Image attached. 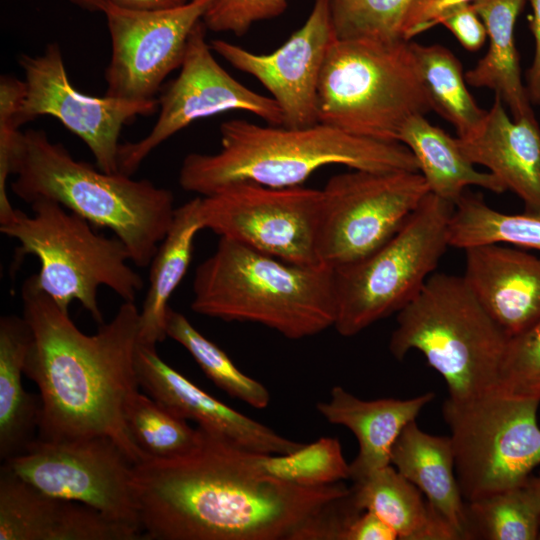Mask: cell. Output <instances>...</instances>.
Masks as SVG:
<instances>
[{"label":"cell","instance_id":"6da1fadb","mask_svg":"<svg viewBox=\"0 0 540 540\" xmlns=\"http://www.w3.org/2000/svg\"><path fill=\"white\" fill-rule=\"evenodd\" d=\"M170 459L133 466L142 539L343 540L362 511L351 487H306L268 474L261 453L198 427Z\"/></svg>","mask_w":540,"mask_h":540},{"label":"cell","instance_id":"7a4b0ae2","mask_svg":"<svg viewBox=\"0 0 540 540\" xmlns=\"http://www.w3.org/2000/svg\"><path fill=\"white\" fill-rule=\"evenodd\" d=\"M21 297L23 317L32 331L24 373L36 383L41 402L38 439L103 436L133 464L147 460L131 438L125 416L139 391L135 303L124 301L108 323L87 335L40 289L35 274L24 281Z\"/></svg>","mask_w":540,"mask_h":540},{"label":"cell","instance_id":"3957f363","mask_svg":"<svg viewBox=\"0 0 540 540\" xmlns=\"http://www.w3.org/2000/svg\"><path fill=\"white\" fill-rule=\"evenodd\" d=\"M220 142L215 153L184 158L179 185L185 191L204 196L236 183L300 186L329 165L419 172L415 156L401 142L360 137L321 122L289 128L233 119L221 124Z\"/></svg>","mask_w":540,"mask_h":540},{"label":"cell","instance_id":"277c9868","mask_svg":"<svg viewBox=\"0 0 540 540\" xmlns=\"http://www.w3.org/2000/svg\"><path fill=\"white\" fill-rule=\"evenodd\" d=\"M10 170L17 197L29 204L41 197L55 200L93 226L111 230L138 267L151 264L174 219L170 190L147 179L96 170L43 130L19 132Z\"/></svg>","mask_w":540,"mask_h":540},{"label":"cell","instance_id":"5b68a950","mask_svg":"<svg viewBox=\"0 0 540 540\" xmlns=\"http://www.w3.org/2000/svg\"><path fill=\"white\" fill-rule=\"evenodd\" d=\"M193 312L227 322H252L297 340L334 327L335 270L300 266L220 237L197 267Z\"/></svg>","mask_w":540,"mask_h":540},{"label":"cell","instance_id":"8992f818","mask_svg":"<svg viewBox=\"0 0 540 540\" xmlns=\"http://www.w3.org/2000/svg\"><path fill=\"white\" fill-rule=\"evenodd\" d=\"M389 351L402 360L417 350L445 380L448 398L464 401L497 386L508 336L463 276L432 274L398 313Z\"/></svg>","mask_w":540,"mask_h":540},{"label":"cell","instance_id":"52a82bcc","mask_svg":"<svg viewBox=\"0 0 540 540\" xmlns=\"http://www.w3.org/2000/svg\"><path fill=\"white\" fill-rule=\"evenodd\" d=\"M431 110L409 41H333L319 79V122L393 142L411 117Z\"/></svg>","mask_w":540,"mask_h":540},{"label":"cell","instance_id":"ba28073f","mask_svg":"<svg viewBox=\"0 0 540 540\" xmlns=\"http://www.w3.org/2000/svg\"><path fill=\"white\" fill-rule=\"evenodd\" d=\"M30 205L32 214L16 209L0 223V232L19 242L17 265L26 255L38 258L37 284L59 307L69 312L77 300L100 325L104 323L97 300L100 286L123 301H135L144 281L128 264L130 252L118 237L97 233L87 220L55 200L41 197Z\"/></svg>","mask_w":540,"mask_h":540},{"label":"cell","instance_id":"9c48e42d","mask_svg":"<svg viewBox=\"0 0 540 540\" xmlns=\"http://www.w3.org/2000/svg\"><path fill=\"white\" fill-rule=\"evenodd\" d=\"M453 210L454 204L429 192L385 244L334 269V328L341 336H354L398 313L416 296L449 247Z\"/></svg>","mask_w":540,"mask_h":540},{"label":"cell","instance_id":"30bf717a","mask_svg":"<svg viewBox=\"0 0 540 540\" xmlns=\"http://www.w3.org/2000/svg\"><path fill=\"white\" fill-rule=\"evenodd\" d=\"M540 398L493 388L443 403L461 494L471 501L523 485L540 465Z\"/></svg>","mask_w":540,"mask_h":540},{"label":"cell","instance_id":"8fae6325","mask_svg":"<svg viewBox=\"0 0 540 540\" xmlns=\"http://www.w3.org/2000/svg\"><path fill=\"white\" fill-rule=\"evenodd\" d=\"M321 191L318 255L337 269L385 244L429 188L420 172L352 169L331 177Z\"/></svg>","mask_w":540,"mask_h":540},{"label":"cell","instance_id":"7c38bea8","mask_svg":"<svg viewBox=\"0 0 540 540\" xmlns=\"http://www.w3.org/2000/svg\"><path fill=\"white\" fill-rule=\"evenodd\" d=\"M322 191L236 183L200 196L203 229L300 266H318Z\"/></svg>","mask_w":540,"mask_h":540},{"label":"cell","instance_id":"4fadbf2b","mask_svg":"<svg viewBox=\"0 0 540 540\" xmlns=\"http://www.w3.org/2000/svg\"><path fill=\"white\" fill-rule=\"evenodd\" d=\"M4 464L41 492L87 505L142 533L132 481L134 464L108 437L36 438Z\"/></svg>","mask_w":540,"mask_h":540},{"label":"cell","instance_id":"5bb4252c","mask_svg":"<svg viewBox=\"0 0 540 540\" xmlns=\"http://www.w3.org/2000/svg\"><path fill=\"white\" fill-rule=\"evenodd\" d=\"M206 29L203 21L193 29L179 74L158 101L159 115L151 131L138 141L120 144L119 172L132 176L154 149L201 118L243 111L269 125H282V112L272 97L244 86L216 61Z\"/></svg>","mask_w":540,"mask_h":540},{"label":"cell","instance_id":"9a60e30c","mask_svg":"<svg viewBox=\"0 0 540 540\" xmlns=\"http://www.w3.org/2000/svg\"><path fill=\"white\" fill-rule=\"evenodd\" d=\"M25 95L15 116L21 125L40 116L59 120L93 154L97 166L117 173L119 137L124 125L155 112L158 101H128L86 95L71 83L59 44L50 43L40 55L23 54Z\"/></svg>","mask_w":540,"mask_h":540},{"label":"cell","instance_id":"2e32d148","mask_svg":"<svg viewBox=\"0 0 540 540\" xmlns=\"http://www.w3.org/2000/svg\"><path fill=\"white\" fill-rule=\"evenodd\" d=\"M212 0L154 11L120 8L106 3L111 59L105 73V96L128 101L154 99L164 79L180 68L189 37Z\"/></svg>","mask_w":540,"mask_h":540},{"label":"cell","instance_id":"e0dca14e","mask_svg":"<svg viewBox=\"0 0 540 540\" xmlns=\"http://www.w3.org/2000/svg\"><path fill=\"white\" fill-rule=\"evenodd\" d=\"M335 39L330 0H314L305 23L271 53L257 54L222 39L212 41L211 48L269 91L282 112V126L302 128L319 122V79Z\"/></svg>","mask_w":540,"mask_h":540},{"label":"cell","instance_id":"ac0fdd59","mask_svg":"<svg viewBox=\"0 0 540 540\" xmlns=\"http://www.w3.org/2000/svg\"><path fill=\"white\" fill-rule=\"evenodd\" d=\"M139 386L178 417L261 454H288L301 447L268 426L236 411L199 388L160 358L156 347L138 344Z\"/></svg>","mask_w":540,"mask_h":540},{"label":"cell","instance_id":"d6986e66","mask_svg":"<svg viewBox=\"0 0 540 540\" xmlns=\"http://www.w3.org/2000/svg\"><path fill=\"white\" fill-rule=\"evenodd\" d=\"M139 529L82 503L45 494L0 469V540H137Z\"/></svg>","mask_w":540,"mask_h":540},{"label":"cell","instance_id":"ffe728a7","mask_svg":"<svg viewBox=\"0 0 540 540\" xmlns=\"http://www.w3.org/2000/svg\"><path fill=\"white\" fill-rule=\"evenodd\" d=\"M465 254L463 278L508 337L540 322V257L499 243Z\"/></svg>","mask_w":540,"mask_h":540},{"label":"cell","instance_id":"44dd1931","mask_svg":"<svg viewBox=\"0 0 540 540\" xmlns=\"http://www.w3.org/2000/svg\"><path fill=\"white\" fill-rule=\"evenodd\" d=\"M499 94L469 138H456L464 155L514 192L525 211L540 212V126L535 118L510 117Z\"/></svg>","mask_w":540,"mask_h":540},{"label":"cell","instance_id":"7402d4cb","mask_svg":"<svg viewBox=\"0 0 540 540\" xmlns=\"http://www.w3.org/2000/svg\"><path fill=\"white\" fill-rule=\"evenodd\" d=\"M434 397L427 392L410 399L363 400L334 386L328 401L317 403L316 408L329 423L342 425L355 435L359 450L349 464V479L358 483L391 464L398 436Z\"/></svg>","mask_w":540,"mask_h":540},{"label":"cell","instance_id":"603a6c76","mask_svg":"<svg viewBox=\"0 0 540 540\" xmlns=\"http://www.w3.org/2000/svg\"><path fill=\"white\" fill-rule=\"evenodd\" d=\"M390 462L426 496L461 540H469L466 502L455 474L450 436L429 434L421 430L414 420L398 436Z\"/></svg>","mask_w":540,"mask_h":540},{"label":"cell","instance_id":"cb8c5ba5","mask_svg":"<svg viewBox=\"0 0 540 540\" xmlns=\"http://www.w3.org/2000/svg\"><path fill=\"white\" fill-rule=\"evenodd\" d=\"M32 331L24 317L0 319V458L23 453L35 440L40 420V397L26 392L22 377Z\"/></svg>","mask_w":540,"mask_h":540},{"label":"cell","instance_id":"d4e9b609","mask_svg":"<svg viewBox=\"0 0 540 540\" xmlns=\"http://www.w3.org/2000/svg\"><path fill=\"white\" fill-rule=\"evenodd\" d=\"M524 0H475L489 39L487 53L465 73L466 82L499 94L514 120L535 116L521 79L514 28Z\"/></svg>","mask_w":540,"mask_h":540},{"label":"cell","instance_id":"484cf974","mask_svg":"<svg viewBox=\"0 0 540 540\" xmlns=\"http://www.w3.org/2000/svg\"><path fill=\"white\" fill-rule=\"evenodd\" d=\"M360 510L371 511L401 540H461L457 531L423 499L421 491L391 464L351 487Z\"/></svg>","mask_w":540,"mask_h":540},{"label":"cell","instance_id":"4316f807","mask_svg":"<svg viewBox=\"0 0 540 540\" xmlns=\"http://www.w3.org/2000/svg\"><path fill=\"white\" fill-rule=\"evenodd\" d=\"M199 204L200 196L176 207L172 225L151 261L149 289L139 310V344L156 347L167 337L169 299L190 265L195 236L204 230Z\"/></svg>","mask_w":540,"mask_h":540},{"label":"cell","instance_id":"83f0119b","mask_svg":"<svg viewBox=\"0 0 540 540\" xmlns=\"http://www.w3.org/2000/svg\"><path fill=\"white\" fill-rule=\"evenodd\" d=\"M398 141L415 156L429 192L454 205L469 186L494 193L507 191L496 176L476 170L457 139L431 124L425 115L411 117L402 127Z\"/></svg>","mask_w":540,"mask_h":540},{"label":"cell","instance_id":"f1b7e54d","mask_svg":"<svg viewBox=\"0 0 540 540\" xmlns=\"http://www.w3.org/2000/svg\"><path fill=\"white\" fill-rule=\"evenodd\" d=\"M432 109L454 126L458 138L471 137L481 126L487 110L470 94L457 57L446 47L411 43Z\"/></svg>","mask_w":540,"mask_h":540},{"label":"cell","instance_id":"f546056e","mask_svg":"<svg viewBox=\"0 0 540 540\" xmlns=\"http://www.w3.org/2000/svg\"><path fill=\"white\" fill-rule=\"evenodd\" d=\"M448 239L449 246L464 250L499 243L540 251V212H500L465 191L454 205Z\"/></svg>","mask_w":540,"mask_h":540},{"label":"cell","instance_id":"4dcf8cb0","mask_svg":"<svg viewBox=\"0 0 540 540\" xmlns=\"http://www.w3.org/2000/svg\"><path fill=\"white\" fill-rule=\"evenodd\" d=\"M469 539L536 540L540 496L527 482L466 502Z\"/></svg>","mask_w":540,"mask_h":540},{"label":"cell","instance_id":"1f68e13d","mask_svg":"<svg viewBox=\"0 0 540 540\" xmlns=\"http://www.w3.org/2000/svg\"><path fill=\"white\" fill-rule=\"evenodd\" d=\"M167 337L181 344L204 374L229 396L253 408L264 409L271 400L268 389L244 374L214 342L203 336L182 314L171 307L166 315Z\"/></svg>","mask_w":540,"mask_h":540},{"label":"cell","instance_id":"d6a6232c","mask_svg":"<svg viewBox=\"0 0 540 540\" xmlns=\"http://www.w3.org/2000/svg\"><path fill=\"white\" fill-rule=\"evenodd\" d=\"M131 438L148 459H170L192 449L200 431L139 391L126 409Z\"/></svg>","mask_w":540,"mask_h":540},{"label":"cell","instance_id":"836d02e7","mask_svg":"<svg viewBox=\"0 0 540 540\" xmlns=\"http://www.w3.org/2000/svg\"><path fill=\"white\" fill-rule=\"evenodd\" d=\"M264 470L281 480L306 487L326 486L350 478L340 441L321 437L288 454H263Z\"/></svg>","mask_w":540,"mask_h":540},{"label":"cell","instance_id":"e575fe53","mask_svg":"<svg viewBox=\"0 0 540 540\" xmlns=\"http://www.w3.org/2000/svg\"><path fill=\"white\" fill-rule=\"evenodd\" d=\"M412 2L413 0H330L336 38L402 41L404 22Z\"/></svg>","mask_w":540,"mask_h":540},{"label":"cell","instance_id":"d590c367","mask_svg":"<svg viewBox=\"0 0 540 540\" xmlns=\"http://www.w3.org/2000/svg\"><path fill=\"white\" fill-rule=\"evenodd\" d=\"M496 388L540 398V322L508 338Z\"/></svg>","mask_w":540,"mask_h":540},{"label":"cell","instance_id":"8d00e7d4","mask_svg":"<svg viewBox=\"0 0 540 540\" xmlns=\"http://www.w3.org/2000/svg\"><path fill=\"white\" fill-rule=\"evenodd\" d=\"M25 95V83L16 77L0 78V223L15 212L9 201L7 181L11 174L10 160L16 138L20 132L15 116Z\"/></svg>","mask_w":540,"mask_h":540},{"label":"cell","instance_id":"74e56055","mask_svg":"<svg viewBox=\"0 0 540 540\" xmlns=\"http://www.w3.org/2000/svg\"><path fill=\"white\" fill-rule=\"evenodd\" d=\"M286 8L287 0H212L202 21L214 32L242 36L253 24L275 18Z\"/></svg>","mask_w":540,"mask_h":540},{"label":"cell","instance_id":"f35d334b","mask_svg":"<svg viewBox=\"0 0 540 540\" xmlns=\"http://www.w3.org/2000/svg\"><path fill=\"white\" fill-rule=\"evenodd\" d=\"M439 24L451 31L459 43L471 52L479 50L487 37L485 25L472 3L450 10L441 17Z\"/></svg>","mask_w":540,"mask_h":540},{"label":"cell","instance_id":"ab89813d","mask_svg":"<svg viewBox=\"0 0 540 540\" xmlns=\"http://www.w3.org/2000/svg\"><path fill=\"white\" fill-rule=\"evenodd\" d=\"M475 0H413L407 13L403 38L410 41L414 36L435 27L450 10Z\"/></svg>","mask_w":540,"mask_h":540},{"label":"cell","instance_id":"60d3db41","mask_svg":"<svg viewBox=\"0 0 540 540\" xmlns=\"http://www.w3.org/2000/svg\"><path fill=\"white\" fill-rule=\"evenodd\" d=\"M396 532L371 511L358 514L347 527L343 540H396Z\"/></svg>","mask_w":540,"mask_h":540},{"label":"cell","instance_id":"b9f144b4","mask_svg":"<svg viewBox=\"0 0 540 540\" xmlns=\"http://www.w3.org/2000/svg\"><path fill=\"white\" fill-rule=\"evenodd\" d=\"M532 9L529 25L534 38V57L525 85L531 104L540 105V0H528Z\"/></svg>","mask_w":540,"mask_h":540},{"label":"cell","instance_id":"7bdbcfd3","mask_svg":"<svg viewBox=\"0 0 540 540\" xmlns=\"http://www.w3.org/2000/svg\"><path fill=\"white\" fill-rule=\"evenodd\" d=\"M189 0H107L120 8L140 11H154L173 8Z\"/></svg>","mask_w":540,"mask_h":540},{"label":"cell","instance_id":"ee69618b","mask_svg":"<svg viewBox=\"0 0 540 540\" xmlns=\"http://www.w3.org/2000/svg\"><path fill=\"white\" fill-rule=\"evenodd\" d=\"M74 3L94 11H101L107 0H72Z\"/></svg>","mask_w":540,"mask_h":540},{"label":"cell","instance_id":"f6af8a7d","mask_svg":"<svg viewBox=\"0 0 540 540\" xmlns=\"http://www.w3.org/2000/svg\"><path fill=\"white\" fill-rule=\"evenodd\" d=\"M527 484L531 489L540 496V474L538 476H530Z\"/></svg>","mask_w":540,"mask_h":540},{"label":"cell","instance_id":"bcb514c9","mask_svg":"<svg viewBox=\"0 0 540 540\" xmlns=\"http://www.w3.org/2000/svg\"><path fill=\"white\" fill-rule=\"evenodd\" d=\"M538 539H540V531H539V536H538Z\"/></svg>","mask_w":540,"mask_h":540}]
</instances>
